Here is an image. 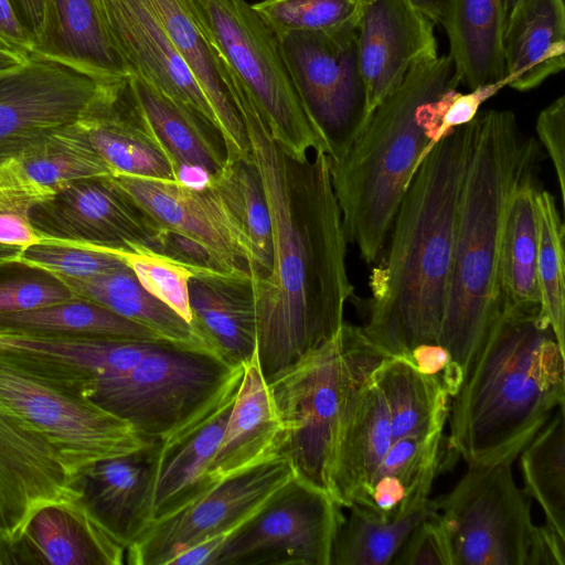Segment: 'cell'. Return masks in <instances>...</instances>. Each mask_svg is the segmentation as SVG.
<instances>
[{
    "label": "cell",
    "mask_w": 565,
    "mask_h": 565,
    "mask_svg": "<svg viewBox=\"0 0 565 565\" xmlns=\"http://www.w3.org/2000/svg\"><path fill=\"white\" fill-rule=\"evenodd\" d=\"M392 444L384 393L371 375L343 426L332 473V499L349 508L366 491Z\"/></svg>",
    "instance_id": "obj_29"
},
{
    "label": "cell",
    "mask_w": 565,
    "mask_h": 565,
    "mask_svg": "<svg viewBox=\"0 0 565 565\" xmlns=\"http://www.w3.org/2000/svg\"><path fill=\"white\" fill-rule=\"evenodd\" d=\"M0 47L26 56L33 54L35 43L20 20L11 0H0Z\"/></svg>",
    "instance_id": "obj_51"
},
{
    "label": "cell",
    "mask_w": 565,
    "mask_h": 565,
    "mask_svg": "<svg viewBox=\"0 0 565 565\" xmlns=\"http://www.w3.org/2000/svg\"><path fill=\"white\" fill-rule=\"evenodd\" d=\"M510 462L468 467L434 500L451 565H529L539 529Z\"/></svg>",
    "instance_id": "obj_9"
},
{
    "label": "cell",
    "mask_w": 565,
    "mask_h": 565,
    "mask_svg": "<svg viewBox=\"0 0 565 565\" xmlns=\"http://www.w3.org/2000/svg\"><path fill=\"white\" fill-rule=\"evenodd\" d=\"M82 497L81 477L60 452L0 409V555L40 509Z\"/></svg>",
    "instance_id": "obj_16"
},
{
    "label": "cell",
    "mask_w": 565,
    "mask_h": 565,
    "mask_svg": "<svg viewBox=\"0 0 565 565\" xmlns=\"http://www.w3.org/2000/svg\"><path fill=\"white\" fill-rule=\"evenodd\" d=\"M243 370L213 352L160 341L131 370L97 380L89 398L156 440L189 420Z\"/></svg>",
    "instance_id": "obj_8"
},
{
    "label": "cell",
    "mask_w": 565,
    "mask_h": 565,
    "mask_svg": "<svg viewBox=\"0 0 565 565\" xmlns=\"http://www.w3.org/2000/svg\"><path fill=\"white\" fill-rule=\"evenodd\" d=\"M126 547L95 518L83 497L40 509L0 563L121 565Z\"/></svg>",
    "instance_id": "obj_24"
},
{
    "label": "cell",
    "mask_w": 565,
    "mask_h": 565,
    "mask_svg": "<svg viewBox=\"0 0 565 565\" xmlns=\"http://www.w3.org/2000/svg\"><path fill=\"white\" fill-rule=\"evenodd\" d=\"M341 509L295 476L233 533L216 565H331Z\"/></svg>",
    "instance_id": "obj_12"
},
{
    "label": "cell",
    "mask_w": 565,
    "mask_h": 565,
    "mask_svg": "<svg viewBox=\"0 0 565 565\" xmlns=\"http://www.w3.org/2000/svg\"><path fill=\"white\" fill-rule=\"evenodd\" d=\"M11 2L13 3L20 20L33 38L35 52L43 43L45 36L46 1L11 0Z\"/></svg>",
    "instance_id": "obj_53"
},
{
    "label": "cell",
    "mask_w": 565,
    "mask_h": 565,
    "mask_svg": "<svg viewBox=\"0 0 565 565\" xmlns=\"http://www.w3.org/2000/svg\"><path fill=\"white\" fill-rule=\"evenodd\" d=\"M205 183L248 248L252 279L265 277L271 264V227L264 188L254 162L252 159L226 162Z\"/></svg>",
    "instance_id": "obj_37"
},
{
    "label": "cell",
    "mask_w": 565,
    "mask_h": 565,
    "mask_svg": "<svg viewBox=\"0 0 565 565\" xmlns=\"http://www.w3.org/2000/svg\"><path fill=\"white\" fill-rule=\"evenodd\" d=\"M239 110L271 227L270 268L252 279L258 363L268 381L335 337L353 286L327 154L291 156L252 99Z\"/></svg>",
    "instance_id": "obj_1"
},
{
    "label": "cell",
    "mask_w": 565,
    "mask_h": 565,
    "mask_svg": "<svg viewBox=\"0 0 565 565\" xmlns=\"http://www.w3.org/2000/svg\"><path fill=\"white\" fill-rule=\"evenodd\" d=\"M158 342L0 330V356L89 398L97 380L131 370Z\"/></svg>",
    "instance_id": "obj_20"
},
{
    "label": "cell",
    "mask_w": 565,
    "mask_h": 565,
    "mask_svg": "<svg viewBox=\"0 0 565 565\" xmlns=\"http://www.w3.org/2000/svg\"><path fill=\"white\" fill-rule=\"evenodd\" d=\"M193 322L212 349L234 365L257 351V317L249 273L202 267L190 279Z\"/></svg>",
    "instance_id": "obj_25"
},
{
    "label": "cell",
    "mask_w": 565,
    "mask_h": 565,
    "mask_svg": "<svg viewBox=\"0 0 565 565\" xmlns=\"http://www.w3.org/2000/svg\"><path fill=\"white\" fill-rule=\"evenodd\" d=\"M540 156L511 110L479 111L472 120L438 339L463 373L500 312L499 252L508 202L539 172Z\"/></svg>",
    "instance_id": "obj_4"
},
{
    "label": "cell",
    "mask_w": 565,
    "mask_h": 565,
    "mask_svg": "<svg viewBox=\"0 0 565 565\" xmlns=\"http://www.w3.org/2000/svg\"><path fill=\"white\" fill-rule=\"evenodd\" d=\"M524 492L542 508L546 525L565 539V413L559 405L521 451Z\"/></svg>",
    "instance_id": "obj_41"
},
{
    "label": "cell",
    "mask_w": 565,
    "mask_h": 565,
    "mask_svg": "<svg viewBox=\"0 0 565 565\" xmlns=\"http://www.w3.org/2000/svg\"><path fill=\"white\" fill-rule=\"evenodd\" d=\"M347 321L331 340L267 381L295 476L332 498L339 439L355 398L387 358Z\"/></svg>",
    "instance_id": "obj_6"
},
{
    "label": "cell",
    "mask_w": 565,
    "mask_h": 565,
    "mask_svg": "<svg viewBox=\"0 0 565 565\" xmlns=\"http://www.w3.org/2000/svg\"><path fill=\"white\" fill-rule=\"evenodd\" d=\"M193 12L235 77L291 156L327 154L298 94L276 34L245 0H190Z\"/></svg>",
    "instance_id": "obj_7"
},
{
    "label": "cell",
    "mask_w": 565,
    "mask_h": 565,
    "mask_svg": "<svg viewBox=\"0 0 565 565\" xmlns=\"http://www.w3.org/2000/svg\"><path fill=\"white\" fill-rule=\"evenodd\" d=\"M348 509L334 539L331 565H392L412 531L437 510L429 498L390 520L355 504Z\"/></svg>",
    "instance_id": "obj_39"
},
{
    "label": "cell",
    "mask_w": 565,
    "mask_h": 565,
    "mask_svg": "<svg viewBox=\"0 0 565 565\" xmlns=\"http://www.w3.org/2000/svg\"><path fill=\"white\" fill-rule=\"evenodd\" d=\"M429 18L435 24H444L449 0H406Z\"/></svg>",
    "instance_id": "obj_54"
},
{
    "label": "cell",
    "mask_w": 565,
    "mask_h": 565,
    "mask_svg": "<svg viewBox=\"0 0 565 565\" xmlns=\"http://www.w3.org/2000/svg\"><path fill=\"white\" fill-rule=\"evenodd\" d=\"M536 132L553 163L561 200L565 202V97L543 108L536 119Z\"/></svg>",
    "instance_id": "obj_49"
},
{
    "label": "cell",
    "mask_w": 565,
    "mask_h": 565,
    "mask_svg": "<svg viewBox=\"0 0 565 565\" xmlns=\"http://www.w3.org/2000/svg\"><path fill=\"white\" fill-rule=\"evenodd\" d=\"M471 134L472 121L446 135L423 159L371 274L372 297L360 328L391 356L438 343Z\"/></svg>",
    "instance_id": "obj_2"
},
{
    "label": "cell",
    "mask_w": 565,
    "mask_h": 565,
    "mask_svg": "<svg viewBox=\"0 0 565 565\" xmlns=\"http://www.w3.org/2000/svg\"><path fill=\"white\" fill-rule=\"evenodd\" d=\"M137 103L153 134L182 179L185 169L200 170L206 179L226 164L220 134L186 107L143 79L129 76Z\"/></svg>",
    "instance_id": "obj_34"
},
{
    "label": "cell",
    "mask_w": 565,
    "mask_h": 565,
    "mask_svg": "<svg viewBox=\"0 0 565 565\" xmlns=\"http://www.w3.org/2000/svg\"><path fill=\"white\" fill-rule=\"evenodd\" d=\"M19 248L0 245V267L14 263L15 253Z\"/></svg>",
    "instance_id": "obj_56"
},
{
    "label": "cell",
    "mask_w": 565,
    "mask_h": 565,
    "mask_svg": "<svg viewBox=\"0 0 565 565\" xmlns=\"http://www.w3.org/2000/svg\"><path fill=\"white\" fill-rule=\"evenodd\" d=\"M103 85L39 54L0 74V162L44 134L83 118Z\"/></svg>",
    "instance_id": "obj_15"
},
{
    "label": "cell",
    "mask_w": 565,
    "mask_h": 565,
    "mask_svg": "<svg viewBox=\"0 0 565 565\" xmlns=\"http://www.w3.org/2000/svg\"><path fill=\"white\" fill-rule=\"evenodd\" d=\"M14 263L47 273L53 277L86 278L119 267L125 262L111 253L42 238L19 248Z\"/></svg>",
    "instance_id": "obj_45"
},
{
    "label": "cell",
    "mask_w": 565,
    "mask_h": 565,
    "mask_svg": "<svg viewBox=\"0 0 565 565\" xmlns=\"http://www.w3.org/2000/svg\"><path fill=\"white\" fill-rule=\"evenodd\" d=\"M92 1L114 50L128 68L129 76L149 83L220 134L206 96L174 50L149 1Z\"/></svg>",
    "instance_id": "obj_18"
},
{
    "label": "cell",
    "mask_w": 565,
    "mask_h": 565,
    "mask_svg": "<svg viewBox=\"0 0 565 565\" xmlns=\"http://www.w3.org/2000/svg\"><path fill=\"white\" fill-rule=\"evenodd\" d=\"M98 250L120 257L132 269L138 281L148 292L194 326L189 299V282L203 266L189 264L145 247Z\"/></svg>",
    "instance_id": "obj_43"
},
{
    "label": "cell",
    "mask_w": 565,
    "mask_h": 565,
    "mask_svg": "<svg viewBox=\"0 0 565 565\" xmlns=\"http://www.w3.org/2000/svg\"><path fill=\"white\" fill-rule=\"evenodd\" d=\"M30 217L42 238L56 243L94 249L145 247L167 253L169 233L110 177L68 184L36 205Z\"/></svg>",
    "instance_id": "obj_14"
},
{
    "label": "cell",
    "mask_w": 565,
    "mask_h": 565,
    "mask_svg": "<svg viewBox=\"0 0 565 565\" xmlns=\"http://www.w3.org/2000/svg\"><path fill=\"white\" fill-rule=\"evenodd\" d=\"M294 477L290 461L279 456L222 480L180 511L151 522L126 548V563L168 565L193 544L236 531Z\"/></svg>",
    "instance_id": "obj_13"
},
{
    "label": "cell",
    "mask_w": 565,
    "mask_h": 565,
    "mask_svg": "<svg viewBox=\"0 0 565 565\" xmlns=\"http://www.w3.org/2000/svg\"><path fill=\"white\" fill-rule=\"evenodd\" d=\"M276 36L301 102L326 143L328 159L342 158L371 117L356 25Z\"/></svg>",
    "instance_id": "obj_11"
},
{
    "label": "cell",
    "mask_w": 565,
    "mask_h": 565,
    "mask_svg": "<svg viewBox=\"0 0 565 565\" xmlns=\"http://www.w3.org/2000/svg\"><path fill=\"white\" fill-rule=\"evenodd\" d=\"M539 223L536 275L542 315L564 348L565 249L564 223L553 194L540 189L535 198Z\"/></svg>",
    "instance_id": "obj_42"
},
{
    "label": "cell",
    "mask_w": 565,
    "mask_h": 565,
    "mask_svg": "<svg viewBox=\"0 0 565 565\" xmlns=\"http://www.w3.org/2000/svg\"><path fill=\"white\" fill-rule=\"evenodd\" d=\"M522 0H505L507 15L511 13Z\"/></svg>",
    "instance_id": "obj_57"
},
{
    "label": "cell",
    "mask_w": 565,
    "mask_h": 565,
    "mask_svg": "<svg viewBox=\"0 0 565 565\" xmlns=\"http://www.w3.org/2000/svg\"><path fill=\"white\" fill-rule=\"evenodd\" d=\"M13 158L32 181L54 195L75 181L115 175L90 145L79 120L44 134Z\"/></svg>",
    "instance_id": "obj_38"
},
{
    "label": "cell",
    "mask_w": 565,
    "mask_h": 565,
    "mask_svg": "<svg viewBox=\"0 0 565 565\" xmlns=\"http://www.w3.org/2000/svg\"><path fill=\"white\" fill-rule=\"evenodd\" d=\"M45 1V36L33 54L66 64L100 84L129 77L92 0Z\"/></svg>",
    "instance_id": "obj_30"
},
{
    "label": "cell",
    "mask_w": 565,
    "mask_h": 565,
    "mask_svg": "<svg viewBox=\"0 0 565 565\" xmlns=\"http://www.w3.org/2000/svg\"><path fill=\"white\" fill-rule=\"evenodd\" d=\"M51 277L0 280V313L39 309L75 298L64 284Z\"/></svg>",
    "instance_id": "obj_46"
},
{
    "label": "cell",
    "mask_w": 565,
    "mask_h": 565,
    "mask_svg": "<svg viewBox=\"0 0 565 565\" xmlns=\"http://www.w3.org/2000/svg\"><path fill=\"white\" fill-rule=\"evenodd\" d=\"M29 56L0 47V74L22 65Z\"/></svg>",
    "instance_id": "obj_55"
},
{
    "label": "cell",
    "mask_w": 565,
    "mask_h": 565,
    "mask_svg": "<svg viewBox=\"0 0 565 565\" xmlns=\"http://www.w3.org/2000/svg\"><path fill=\"white\" fill-rule=\"evenodd\" d=\"M505 0H449L444 29L459 83L469 89L505 78Z\"/></svg>",
    "instance_id": "obj_33"
},
{
    "label": "cell",
    "mask_w": 565,
    "mask_h": 565,
    "mask_svg": "<svg viewBox=\"0 0 565 565\" xmlns=\"http://www.w3.org/2000/svg\"><path fill=\"white\" fill-rule=\"evenodd\" d=\"M372 376L385 396L392 443L444 431L449 396L412 362L402 356H390L374 370Z\"/></svg>",
    "instance_id": "obj_36"
},
{
    "label": "cell",
    "mask_w": 565,
    "mask_h": 565,
    "mask_svg": "<svg viewBox=\"0 0 565 565\" xmlns=\"http://www.w3.org/2000/svg\"><path fill=\"white\" fill-rule=\"evenodd\" d=\"M148 1L214 111L226 162L250 160L248 135L239 111V102L247 92L200 24L190 0Z\"/></svg>",
    "instance_id": "obj_22"
},
{
    "label": "cell",
    "mask_w": 565,
    "mask_h": 565,
    "mask_svg": "<svg viewBox=\"0 0 565 565\" xmlns=\"http://www.w3.org/2000/svg\"><path fill=\"white\" fill-rule=\"evenodd\" d=\"M111 181L167 233L200 248L212 268L249 273L250 255L211 188L183 180L115 174Z\"/></svg>",
    "instance_id": "obj_17"
},
{
    "label": "cell",
    "mask_w": 565,
    "mask_h": 565,
    "mask_svg": "<svg viewBox=\"0 0 565 565\" xmlns=\"http://www.w3.org/2000/svg\"><path fill=\"white\" fill-rule=\"evenodd\" d=\"M55 278L75 298L94 302L141 324L168 342L217 354L195 326L148 292L126 263L86 278Z\"/></svg>",
    "instance_id": "obj_32"
},
{
    "label": "cell",
    "mask_w": 565,
    "mask_h": 565,
    "mask_svg": "<svg viewBox=\"0 0 565 565\" xmlns=\"http://www.w3.org/2000/svg\"><path fill=\"white\" fill-rule=\"evenodd\" d=\"M356 42L371 114L412 67L438 56L435 23L406 0H362Z\"/></svg>",
    "instance_id": "obj_21"
},
{
    "label": "cell",
    "mask_w": 565,
    "mask_h": 565,
    "mask_svg": "<svg viewBox=\"0 0 565 565\" xmlns=\"http://www.w3.org/2000/svg\"><path fill=\"white\" fill-rule=\"evenodd\" d=\"M0 330L166 341L150 329L79 298L28 311L0 313Z\"/></svg>",
    "instance_id": "obj_40"
},
{
    "label": "cell",
    "mask_w": 565,
    "mask_h": 565,
    "mask_svg": "<svg viewBox=\"0 0 565 565\" xmlns=\"http://www.w3.org/2000/svg\"><path fill=\"white\" fill-rule=\"evenodd\" d=\"M445 451L444 431L393 441L371 484L353 504L383 520L399 516L428 498Z\"/></svg>",
    "instance_id": "obj_31"
},
{
    "label": "cell",
    "mask_w": 565,
    "mask_h": 565,
    "mask_svg": "<svg viewBox=\"0 0 565 565\" xmlns=\"http://www.w3.org/2000/svg\"><path fill=\"white\" fill-rule=\"evenodd\" d=\"M502 54L508 86L526 92L565 66L563 0H522L507 15Z\"/></svg>",
    "instance_id": "obj_28"
},
{
    "label": "cell",
    "mask_w": 565,
    "mask_h": 565,
    "mask_svg": "<svg viewBox=\"0 0 565 565\" xmlns=\"http://www.w3.org/2000/svg\"><path fill=\"white\" fill-rule=\"evenodd\" d=\"M539 191L535 172L518 185L507 205L499 252L500 310L540 306L536 275L539 223L535 204Z\"/></svg>",
    "instance_id": "obj_35"
},
{
    "label": "cell",
    "mask_w": 565,
    "mask_h": 565,
    "mask_svg": "<svg viewBox=\"0 0 565 565\" xmlns=\"http://www.w3.org/2000/svg\"><path fill=\"white\" fill-rule=\"evenodd\" d=\"M362 0H263L252 8L276 34L356 25Z\"/></svg>",
    "instance_id": "obj_44"
},
{
    "label": "cell",
    "mask_w": 565,
    "mask_h": 565,
    "mask_svg": "<svg viewBox=\"0 0 565 565\" xmlns=\"http://www.w3.org/2000/svg\"><path fill=\"white\" fill-rule=\"evenodd\" d=\"M505 86L507 78L476 87L466 94L451 89L443 95L437 104V127L425 157L446 135L472 121L480 106Z\"/></svg>",
    "instance_id": "obj_47"
},
{
    "label": "cell",
    "mask_w": 565,
    "mask_h": 565,
    "mask_svg": "<svg viewBox=\"0 0 565 565\" xmlns=\"http://www.w3.org/2000/svg\"><path fill=\"white\" fill-rule=\"evenodd\" d=\"M564 397V348L541 306L502 308L451 397L446 451L512 463Z\"/></svg>",
    "instance_id": "obj_3"
},
{
    "label": "cell",
    "mask_w": 565,
    "mask_h": 565,
    "mask_svg": "<svg viewBox=\"0 0 565 565\" xmlns=\"http://www.w3.org/2000/svg\"><path fill=\"white\" fill-rule=\"evenodd\" d=\"M79 124L115 174L182 180L141 111L129 77L105 84Z\"/></svg>",
    "instance_id": "obj_23"
},
{
    "label": "cell",
    "mask_w": 565,
    "mask_h": 565,
    "mask_svg": "<svg viewBox=\"0 0 565 565\" xmlns=\"http://www.w3.org/2000/svg\"><path fill=\"white\" fill-rule=\"evenodd\" d=\"M392 565H451L437 510L412 531Z\"/></svg>",
    "instance_id": "obj_48"
},
{
    "label": "cell",
    "mask_w": 565,
    "mask_h": 565,
    "mask_svg": "<svg viewBox=\"0 0 565 565\" xmlns=\"http://www.w3.org/2000/svg\"><path fill=\"white\" fill-rule=\"evenodd\" d=\"M243 366L242 382L210 467L215 482L284 456V428L257 351Z\"/></svg>",
    "instance_id": "obj_27"
},
{
    "label": "cell",
    "mask_w": 565,
    "mask_h": 565,
    "mask_svg": "<svg viewBox=\"0 0 565 565\" xmlns=\"http://www.w3.org/2000/svg\"><path fill=\"white\" fill-rule=\"evenodd\" d=\"M30 213L0 210V245L23 248L39 243L42 235L33 226Z\"/></svg>",
    "instance_id": "obj_52"
},
{
    "label": "cell",
    "mask_w": 565,
    "mask_h": 565,
    "mask_svg": "<svg viewBox=\"0 0 565 565\" xmlns=\"http://www.w3.org/2000/svg\"><path fill=\"white\" fill-rule=\"evenodd\" d=\"M0 409L45 438L79 475L149 445L126 419L0 356Z\"/></svg>",
    "instance_id": "obj_10"
},
{
    "label": "cell",
    "mask_w": 565,
    "mask_h": 565,
    "mask_svg": "<svg viewBox=\"0 0 565 565\" xmlns=\"http://www.w3.org/2000/svg\"><path fill=\"white\" fill-rule=\"evenodd\" d=\"M449 55L415 65L387 95L349 151L329 160L348 243L367 264L382 256L408 183L435 132V107L457 89Z\"/></svg>",
    "instance_id": "obj_5"
},
{
    "label": "cell",
    "mask_w": 565,
    "mask_h": 565,
    "mask_svg": "<svg viewBox=\"0 0 565 565\" xmlns=\"http://www.w3.org/2000/svg\"><path fill=\"white\" fill-rule=\"evenodd\" d=\"M244 370L203 408L161 439H156L150 502L151 522L173 514L218 482L210 467L221 444Z\"/></svg>",
    "instance_id": "obj_19"
},
{
    "label": "cell",
    "mask_w": 565,
    "mask_h": 565,
    "mask_svg": "<svg viewBox=\"0 0 565 565\" xmlns=\"http://www.w3.org/2000/svg\"><path fill=\"white\" fill-rule=\"evenodd\" d=\"M405 359L412 362L419 372L436 381L450 398L459 391L465 373L441 344L417 345L409 351Z\"/></svg>",
    "instance_id": "obj_50"
},
{
    "label": "cell",
    "mask_w": 565,
    "mask_h": 565,
    "mask_svg": "<svg viewBox=\"0 0 565 565\" xmlns=\"http://www.w3.org/2000/svg\"><path fill=\"white\" fill-rule=\"evenodd\" d=\"M154 451L152 440L135 452L99 460L81 475L83 500L126 548L151 523Z\"/></svg>",
    "instance_id": "obj_26"
}]
</instances>
